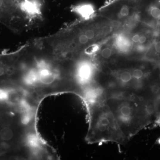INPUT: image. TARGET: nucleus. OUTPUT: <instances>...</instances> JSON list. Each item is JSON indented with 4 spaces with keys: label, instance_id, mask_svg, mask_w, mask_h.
Returning a JSON list of instances; mask_svg holds the SVG:
<instances>
[{
    "label": "nucleus",
    "instance_id": "obj_6",
    "mask_svg": "<svg viewBox=\"0 0 160 160\" xmlns=\"http://www.w3.org/2000/svg\"><path fill=\"white\" fill-rule=\"evenodd\" d=\"M129 14H130V8L127 4H124L120 9L119 15L122 18H125L129 16Z\"/></svg>",
    "mask_w": 160,
    "mask_h": 160
},
{
    "label": "nucleus",
    "instance_id": "obj_14",
    "mask_svg": "<svg viewBox=\"0 0 160 160\" xmlns=\"http://www.w3.org/2000/svg\"><path fill=\"white\" fill-rule=\"evenodd\" d=\"M155 50L157 53H160V41L156 42L154 45Z\"/></svg>",
    "mask_w": 160,
    "mask_h": 160
},
{
    "label": "nucleus",
    "instance_id": "obj_3",
    "mask_svg": "<svg viewBox=\"0 0 160 160\" xmlns=\"http://www.w3.org/2000/svg\"><path fill=\"white\" fill-rule=\"evenodd\" d=\"M72 11L77 13L82 19L88 20L95 13L94 6L90 4L84 3L75 5L72 8Z\"/></svg>",
    "mask_w": 160,
    "mask_h": 160
},
{
    "label": "nucleus",
    "instance_id": "obj_5",
    "mask_svg": "<svg viewBox=\"0 0 160 160\" xmlns=\"http://www.w3.org/2000/svg\"><path fill=\"white\" fill-rule=\"evenodd\" d=\"M149 12L153 18L156 19L160 20V9L159 7L155 6H151L150 8Z\"/></svg>",
    "mask_w": 160,
    "mask_h": 160
},
{
    "label": "nucleus",
    "instance_id": "obj_9",
    "mask_svg": "<svg viewBox=\"0 0 160 160\" xmlns=\"http://www.w3.org/2000/svg\"><path fill=\"white\" fill-rule=\"evenodd\" d=\"M78 42L81 45H85L88 43L89 39L88 38L86 34L84 33L80 34L79 35L78 38Z\"/></svg>",
    "mask_w": 160,
    "mask_h": 160
},
{
    "label": "nucleus",
    "instance_id": "obj_10",
    "mask_svg": "<svg viewBox=\"0 0 160 160\" xmlns=\"http://www.w3.org/2000/svg\"><path fill=\"white\" fill-rule=\"evenodd\" d=\"M85 34L87 37L88 38L89 40H92L94 38L95 32L93 30L91 29H88L85 31Z\"/></svg>",
    "mask_w": 160,
    "mask_h": 160
},
{
    "label": "nucleus",
    "instance_id": "obj_4",
    "mask_svg": "<svg viewBox=\"0 0 160 160\" xmlns=\"http://www.w3.org/2000/svg\"><path fill=\"white\" fill-rule=\"evenodd\" d=\"M13 133L9 127H4L0 131V138L4 141H9L12 139Z\"/></svg>",
    "mask_w": 160,
    "mask_h": 160
},
{
    "label": "nucleus",
    "instance_id": "obj_12",
    "mask_svg": "<svg viewBox=\"0 0 160 160\" xmlns=\"http://www.w3.org/2000/svg\"><path fill=\"white\" fill-rule=\"evenodd\" d=\"M140 37V36L139 34H135L133 36L132 38L133 42L134 43H138Z\"/></svg>",
    "mask_w": 160,
    "mask_h": 160
},
{
    "label": "nucleus",
    "instance_id": "obj_13",
    "mask_svg": "<svg viewBox=\"0 0 160 160\" xmlns=\"http://www.w3.org/2000/svg\"><path fill=\"white\" fill-rule=\"evenodd\" d=\"M146 37H145V36H140V38H139V41H138V43L140 44H143L146 41Z\"/></svg>",
    "mask_w": 160,
    "mask_h": 160
},
{
    "label": "nucleus",
    "instance_id": "obj_11",
    "mask_svg": "<svg viewBox=\"0 0 160 160\" xmlns=\"http://www.w3.org/2000/svg\"><path fill=\"white\" fill-rule=\"evenodd\" d=\"M8 97V94L6 92L0 89V100H4Z\"/></svg>",
    "mask_w": 160,
    "mask_h": 160
},
{
    "label": "nucleus",
    "instance_id": "obj_2",
    "mask_svg": "<svg viewBox=\"0 0 160 160\" xmlns=\"http://www.w3.org/2000/svg\"><path fill=\"white\" fill-rule=\"evenodd\" d=\"M89 129L87 140L90 143L114 142L123 145L128 142L120 130L105 101L87 105Z\"/></svg>",
    "mask_w": 160,
    "mask_h": 160
},
{
    "label": "nucleus",
    "instance_id": "obj_8",
    "mask_svg": "<svg viewBox=\"0 0 160 160\" xmlns=\"http://www.w3.org/2000/svg\"><path fill=\"white\" fill-rule=\"evenodd\" d=\"M98 46L97 45H92L85 49V52L87 55H91L97 51Z\"/></svg>",
    "mask_w": 160,
    "mask_h": 160
},
{
    "label": "nucleus",
    "instance_id": "obj_7",
    "mask_svg": "<svg viewBox=\"0 0 160 160\" xmlns=\"http://www.w3.org/2000/svg\"><path fill=\"white\" fill-rule=\"evenodd\" d=\"M112 51L109 48H105L102 50L101 56L104 59H108L112 56Z\"/></svg>",
    "mask_w": 160,
    "mask_h": 160
},
{
    "label": "nucleus",
    "instance_id": "obj_1",
    "mask_svg": "<svg viewBox=\"0 0 160 160\" xmlns=\"http://www.w3.org/2000/svg\"><path fill=\"white\" fill-rule=\"evenodd\" d=\"M105 102L128 141L152 122L144 101L137 96L113 95L107 97Z\"/></svg>",
    "mask_w": 160,
    "mask_h": 160
}]
</instances>
